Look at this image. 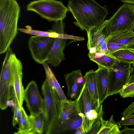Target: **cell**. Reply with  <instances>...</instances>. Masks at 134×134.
Segmentation results:
<instances>
[{
  "label": "cell",
  "mask_w": 134,
  "mask_h": 134,
  "mask_svg": "<svg viewBox=\"0 0 134 134\" xmlns=\"http://www.w3.org/2000/svg\"><path fill=\"white\" fill-rule=\"evenodd\" d=\"M68 8L76 20L74 24L82 30L101 24L108 14L106 6L94 0H69Z\"/></svg>",
  "instance_id": "cell-1"
},
{
  "label": "cell",
  "mask_w": 134,
  "mask_h": 134,
  "mask_svg": "<svg viewBox=\"0 0 134 134\" xmlns=\"http://www.w3.org/2000/svg\"><path fill=\"white\" fill-rule=\"evenodd\" d=\"M20 8L16 0H0V53H5L18 33Z\"/></svg>",
  "instance_id": "cell-2"
},
{
  "label": "cell",
  "mask_w": 134,
  "mask_h": 134,
  "mask_svg": "<svg viewBox=\"0 0 134 134\" xmlns=\"http://www.w3.org/2000/svg\"><path fill=\"white\" fill-rule=\"evenodd\" d=\"M76 110L82 120L85 134L90 130L94 124L103 116L102 104L94 101L91 97L85 84L82 91L76 99Z\"/></svg>",
  "instance_id": "cell-3"
},
{
  "label": "cell",
  "mask_w": 134,
  "mask_h": 134,
  "mask_svg": "<svg viewBox=\"0 0 134 134\" xmlns=\"http://www.w3.org/2000/svg\"><path fill=\"white\" fill-rule=\"evenodd\" d=\"M27 10L34 12L42 18L54 22L63 20L68 10L60 1L57 0H37L30 3Z\"/></svg>",
  "instance_id": "cell-4"
},
{
  "label": "cell",
  "mask_w": 134,
  "mask_h": 134,
  "mask_svg": "<svg viewBox=\"0 0 134 134\" xmlns=\"http://www.w3.org/2000/svg\"><path fill=\"white\" fill-rule=\"evenodd\" d=\"M41 90L44 103V132L48 134L52 125L58 117L61 100L54 88L46 79L42 83Z\"/></svg>",
  "instance_id": "cell-5"
},
{
  "label": "cell",
  "mask_w": 134,
  "mask_h": 134,
  "mask_svg": "<svg viewBox=\"0 0 134 134\" xmlns=\"http://www.w3.org/2000/svg\"><path fill=\"white\" fill-rule=\"evenodd\" d=\"M15 54L9 47L5 52L0 76V108L2 110L7 109V103L11 98L12 85Z\"/></svg>",
  "instance_id": "cell-6"
},
{
  "label": "cell",
  "mask_w": 134,
  "mask_h": 134,
  "mask_svg": "<svg viewBox=\"0 0 134 134\" xmlns=\"http://www.w3.org/2000/svg\"><path fill=\"white\" fill-rule=\"evenodd\" d=\"M109 35L134 30V4L124 3L109 19Z\"/></svg>",
  "instance_id": "cell-7"
},
{
  "label": "cell",
  "mask_w": 134,
  "mask_h": 134,
  "mask_svg": "<svg viewBox=\"0 0 134 134\" xmlns=\"http://www.w3.org/2000/svg\"><path fill=\"white\" fill-rule=\"evenodd\" d=\"M131 64L118 60L109 70V84L108 97L119 93L127 84L129 77L133 71Z\"/></svg>",
  "instance_id": "cell-8"
},
{
  "label": "cell",
  "mask_w": 134,
  "mask_h": 134,
  "mask_svg": "<svg viewBox=\"0 0 134 134\" xmlns=\"http://www.w3.org/2000/svg\"><path fill=\"white\" fill-rule=\"evenodd\" d=\"M55 38L34 35L30 37L28 47L32 57L37 63L43 64L47 61Z\"/></svg>",
  "instance_id": "cell-9"
},
{
  "label": "cell",
  "mask_w": 134,
  "mask_h": 134,
  "mask_svg": "<svg viewBox=\"0 0 134 134\" xmlns=\"http://www.w3.org/2000/svg\"><path fill=\"white\" fill-rule=\"evenodd\" d=\"M109 19L107 20L100 25L87 31V46L89 53L96 52L97 49L106 41L109 36Z\"/></svg>",
  "instance_id": "cell-10"
},
{
  "label": "cell",
  "mask_w": 134,
  "mask_h": 134,
  "mask_svg": "<svg viewBox=\"0 0 134 134\" xmlns=\"http://www.w3.org/2000/svg\"><path fill=\"white\" fill-rule=\"evenodd\" d=\"M24 98L30 115H34L44 113V99L35 81H31L27 85L24 90Z\"/></svg>",
  "instance_id": "cell-11"
},
{
  "label": "cell",
  "mask_w": 134,
  "mask_h": 134,
  "mask_svg": "<svg viewBox=\"0 0 134 134\" xmlns=\"http://www.w3.org/2000/svg\"><path fill=\"white\" fill-rule=\"evenodd\" d=\"M67 86V96L71 100H75L79 97L85 84L81 70L78 69L64 75Z\"/></svg>",
  "instance_id": "cell-12"
},
{
  "label": "cell",
  "mask_w": 134,
  "mask_h": 134,
  "mask_svg": "<svg viewBox=\"0 0 134 134\" xmlns=\"http://www.w3.org/2000/svg\"><path fill=\"white\" fill-rule=\"evenodd\" d=\"M82 118L77 111L63 120L57 119L53 122L48 134H59L75 132L82 126Z\"/></svg>",
  "instance_id": "cell-13"
},
{
  "label": "cell",
  "mask_w": 134,
  "mask_h": 134,
  "mask_svg": "<svg viewBox=\"0 0 134 134\" xmlns=\"http://www.w3.org/2000/svg\"><path fill=\"white\" fill-rule=\"evenodd\" d=\"M23 66L21 61L15 55L14 58L12 85L20 107L21 108L24 100V90L22 83Z\"/></svg>",
  "instance_id": "cell-14"
},
{
  "label": "cell",
  "mask_w": 134,
  "mask_h": 134,
  "mask_svg": "<svg viewBox=\"0 0 134 134\" xmlns=\"http://www.w3.org/2000/svg\"><path fill=\"white\" fill-rule=\"evenodd\" d=\"M68 39L63 38V34L59 37L55 38L53 45L46 62L52 66H58L64 59L63 52Z\"/></svg>",
  "instance_id": "cell-15"
},
{
  "label": "cell",
  "mask_w": 134,
  "mask_h": 134,
  "mask_svg": "<svg viewBox=\"0 0 134 134\" xmlns=\"http://www.w3.org/2000/svg\"><path fill=\"white\" fill-rule=\"evenodd\" d=\"M95 72L99 99L100 103L102 104L108 97L109 84V70L98 66Z\"/></svg>",
  "instance_id": "cell-16"
},
{
  "label": "cell",
  "mask_w": 134,
  "mask_h": 134,
  "mask_svg": "<svg viewBox=\"0 0 134 134\" xmlns=\"http://www.w3.org/2000/svg\"><path fill=\"white\" fill-rule=\"evenodd\" d=\"M107 41L108 43H117L126 46L134 42L133 31H123L109 35Z\"/></svg>",
  "instance_id": "cell-17"
},
{
  "label": "cell",
  "mask_w": 134,
  "mask_h": 134,
  "mask_svg": "<svg viewBox=\"0 0 134 134\" xmlns=\"http://www.w3.org/2000/svg\"><path fill=\"white\" fill-rule=\"evenodd\" d=\"M76 99L73 100L66 99L61 100L57 119L60 120H66L76 112Z\"/></svg>",
  "instance_id": "cell-18"
},
{
  "label": "cell",
  "mask_w": 134,
  "mask_h": 134,
  "mask_svg": "<svg viewBox=\"0 0 134 134\" xmlns=\"http://www.w3.org/2000/svg\"><path fill=\"white\" fill-rule=\"evenodd\" d=\"M90 60L96 63L98 65L108 69L111 68L118 60L111 54H104L96 52L88 53Z\"/></svg>",
  "instance_id": "cell-19"
},
{
  "label": "cell",
  "mask_w": 134,
  "mask_h": 134,
  "mask_svg": "<svg viewBox=\"0 0 134 134\" xmlns=\"http://www.w3.org/2000/svg\"><path fill=\"white\" fill-rule=\"evenodd\" d=\"M84 77L85 82L91 97L95 101H99L97 91L95 71L91 70L87 72Z\"/></svg>",
  "instance_id": "cell-20"
},
{
  "label": "cell",
  "mask_w": 134,
  "mask_h": 134,
  "mask_svg": "<svg viewBox=\"0 0 134 134\" xmlns=\"http://www.w3.org/2000/svg\"><path fill=\"white\" fill-rule=\"evenodd\" d=\"M31 124L29 134H41L44 131L45 119L44 113L29 116Z\"/></svg>",
  "instance_id": "cell-21"
},
{
  "label": "cell",
  "mask_w": 134,
  "mask_h": 134,
  "mask_svg": "<svg viewBox=\"0 0 134 134\" xmlns=\"http://www.w3.org/2000/svg\"><path fill=\"white\" fill-rule=\"evenodd\" d=\"M101 125L100 129L97 134H120V125H118L115 122L112 115L108 120H104L103 116L100 118Z\"/></svg>",
  "instance_id": "cell-22"
},
{
  "label": "cell",
  "mask_w": 134,
  "mask_h": 134,
  "mask_svg": "<svg viewBox=\"0 0 134 134\" xmlns=\"http://www.w3.org/2000/svg\"><path fill=\"white\" fill-rule=\"evenodd\" d=\"M43 66L46 74V79L53 87L61 100L66 99V96L54 74L46 62L44 63Z\"/></svg>",
  "instance_id": "cell-23"
},
{
  "label": "cell",
  "mask_w": 134,
  "mask_h": 134,
  "mask_svg": "<svg viewBox=\"0 0 134 134\" xmlns=\"http://www.w3.org/2000/svg\"><path fill=\"white\" fill-rule=\"evenodd\" d=\"M110 54L123 63L131 64L134 62V52L128 49L123 48Z\"/></svg>",
  "instance_id": "cell-24"
},
{
  "label": "cell",
  "mask_w": 134,
  "mask_h": 134,
  "mask_svg": "<svg viewBox=\"0 0 134 134\" xmlns=\"http://www.w3.org/2000/svg\"><path fill=\"white\" fill-rule=\"evenodd\" d=\"M18 124V131L14 134H29L31 127V123L29 116L23 107L21 109V115Z\"/></svg>",
  "instance_id": "cell-25"
},
{
  "label": "cell",
  "mask_w": 134,
  "mask_h": 134,
  "mask_svg": "<svg viewBox=\"0 0 134 134\" xmlns=\"http://www.w3.org/2000/svg\"><path fill=\"white\" fill-rule=\"evenodd\" d=\"M11 98L12 100L14 105L13 107L14 113L12 120L13 125L15 126L19 123L21 115V109L16 98L13 87L12 85L10 89Z\"/></svg>",
  "instance_id": "cell-26"
},
{
  "label": "cell",
  "mask_w": 134,
  "mask_h": 134,
  "mask_svg": "<svg viewBox=\"0 0 134 134\" xmlns=\"http://www.w3.org/2000/svg\"><path fill=\"white\" fill-rule=\"evenodd\" d=\"M18 30L21 32L34 35L55 38L59 37V33L52 31L50 30L47 31L33 30L28 28H19Z\"/></svg>",
  "instance_id": "cell-27"
},
{
  "label": "cell",
  "mask_w": 134,
  "mask_h": 134,
  "mask_svg": "<svg viewBox=\"0 0 134 134\" xmlns=\"http://www.w3.org/2000/svg\"><path fill=\"white\" fill-rule=\"evenodd\" d=\"M119 93L123 98L132 97L134 96V82L124 86Z\"/></svg>",
  "instance_id": "cell-28"
},
{
  "label": "cell",
  "mask_w": 134,
  "mask_h": 134,
  "mask_svg": "<svg viewBox=\"0 0 134 134\" xmlns=\"http://www.w3.org/2000/svg\"><path fill=\"white\" fill-rule=\"evenodd\" d=\"M65 27V23L62 20L54 22L50 30L58 33L64 34Z\"/></svg>",
  "instance_id": "cell-29"
},
{
  "label": "cell",
  "mask_w": 134,
  "mask_h": 134,
  "mask_svg": "<svg viewBox=\"0 0 134 134\" xmlns=\"http://www.w3.org/2000/svg\"><path fill=\"white\" fill-rule=\"evenodd\" d=\"M117 123L120 126L134 125V114L125 118L122 117Z\"/></svg>",
  "instance_id": "cell-30"
},
{
  "label": "cell",
  "mask_w": 134,
  "mask_h": 134,
  "mask_svg": "<svg viewBox=\"0 0 134 134\" xmlns=\"http://www.w3.org/2000/svg\"><path fill=\"white\" fill-rule=\"evenodd\" d=\"M107 46L110 54H111L116 51L124 48L125 46L120 44L111 43L107 42Z\"/></svg>",
  "instance_id": "cell-31"
},
{
  "label": "cell",
  "mask_w": 134,
  "mask_h": 134,
  "mask_svg": "<svg viewBox=\"0 0 134 134\" xmlns=\"http://www.w3.org/2000/svg\"><path fill=\"white\" fill-rule=\"evenodd\" d=\"M134 113V101L125 109L121 114L122 117L125 118Z\"/></svg>",
  "instance_id": "cell-32"
},
{
  "label": "cell",
  "mask_w": 134,
  "mask_h": 134,
  "mask_svg": "<svg viewBox=\"0 0 134 134\" xmlns=\"http://www.w3.org/2000/svg\"><path fill=\"white\" fill-rule=\"evenodd\" d=\"M101 125V122L100 119L94 124L87 134H97L100 129Z\"/></svg>",
  "instance_id": "cell-33"
},
{
  "label": "cell",
  "mask_w": 134,
  "mask_h": 134,
  "mask_svg": "<svg viewBox=\"0 0 134 134\" xmlns=\"http://www.w3.org/2000/svg\"><path fill=\"white\" fill-rule=\"evenodd\" d=\"M96 52L101 53L104 54H110L107 48V41L97 49Z\"/></svg>",
  "instance_id": "cell-34"
},
{
  "label": "cell",
  "mask_w": 134,
  "mask_h": 134,
  "mask_svg": "<svg viewBox=\"0 0 134 134\" xmlns=\"http://www.w3.org/2000/svg\"><path fill=\"white\" fill-rule=\"evenodd\" d=\"M120 134H134V128L131 129L125 127L124 129L120 131Z\"/></svg>",
  "instance_id": "cell-35"
},
{
  "label": "cell",
  "mask_w": 134,
  "mask_h": 134,
  "mask_svg": "<svg viewBox=\"0 0 134 134\" xmlns=\"http://www.w3.org/2000/svg\"><path fill=\"white\" fill-rule=\"evenodd\" d=\"M124 48L129 49L134 52V42L126 46Z\"/></svg>",
  "instance_id": "cell-36"
},
{
  "label": "cell",
  "mask_w": 134,
  "mask_h": 134,
  "mask_svg": "<svg viewBox=\"0 0 134 134\" xmlns=\"http://www.w3.org/2000/svg\"><path fill=\"white\" fill-rule=\"evenodd\" d=\"M134 82V74L130 75L127 83L129 84Z\"/></svg>",
  "instance_id": "cell-37"
},
{
  "label": "cell",
  "mask_w": 134,
  "mask_h": 134,
  "mask_svg": "<svg viewBox=\"0 0 134 134\" xmlns=\"http://www.w3.org/2000/svg\"><path fill=\"white\" fill-rule=\"evenodd\" d=\"M124 3L134 4V0H119Z\"/></svg>",
  "instance_id": "cell-38"
},
{
  "label": "cell",
  "mask_w": 134,
  "mask_h": 134,
  "mask_svg": "<svg viewBox=\"0 0 134 134\" xmlns=\"http://www.w3.org/2000/svg\"><path fill=\"white\" fill-rule=\"evenodd\" d=\"M7 105L9 107H12L13 106L14 103L12 99L9 100L7 103Z\"/></svg>",
  "instance_id": "cell-39"
},
{
  "label": "cell",
  "mask_w": 134,
  "mask_h": 134,
  "mask_svg": "<svg viewBox=\"0 0 134 134\" xmlns=\"http://www.w3.org/2000/svg\"><path fill=\"white\" fill-rule=\"evenodd\" d=\"M132 64L133 66L134 67V62Z\"/></svg>",
  "instance_id": "cell-40"
}]
</instances>
